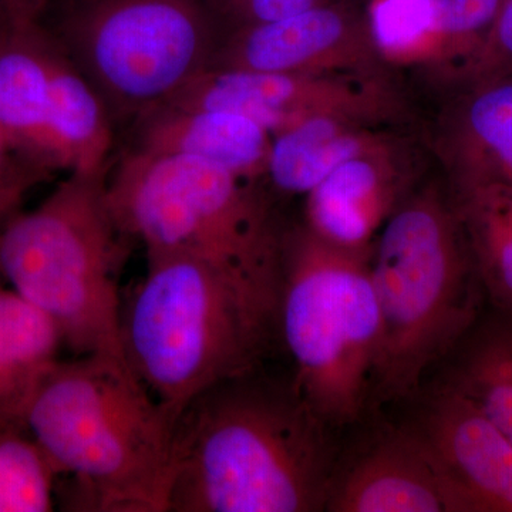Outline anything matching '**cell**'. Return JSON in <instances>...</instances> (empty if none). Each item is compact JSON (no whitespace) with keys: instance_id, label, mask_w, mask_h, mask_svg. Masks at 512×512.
<instances>
[{"instance_id":"obj_19","label":"cell","mask_w":512,"mask_h":512,"mask_svg":"<svg viewBox=\"0 0 512 512\" xmlns=\"http://www.w3.org/2000/svg\"><path fill=\"white\" fill-rule=\"evenodd\" d=\"M111 146L113 120L109 110L55 40L47 128L49 168L72 173L106 167Z\"/></svg>"},{"instance_id":"obj_26","label":"cell","mask_w":512,"mask_h":512,"mask_svg":"<svg viewBox=\"0 0 512 512\" xmlns=\"http://www.w3.org/2000/svg\"><path fill=\"white\" fill-rule=\"evenodd\" d=\"M222 30L265 25L332 0H205Z\"/></svg>"},{"instance_id":"obj_28","label":"cell","mask_w":512,"mask_h":512,"mask_svg":"<svg viewBox=\"0 0 512 512\" xmlns=\"http://www.w3.org/2000/svg\"><path fill=\"white\" fill-rule=\"evenodd\" d=\"M55 0H0V22L6 25L39 23Z\"/></svg>"},{"instance_id":"obj_11","label":"cell","mask_w":512,"mask_h":512,"mask_svg":"<svg viewBox=\"0 0 512 512\" xmlns=\"http://www.w3.org/2000/svg\"><path fill=\"white\" fill-rule=\"evenodd\" d=\"M421 175L420 156L403 134L323 178L306 194L305 225L335 247L370 251Z\"/></svg>"},{"instance_id":"obj_4","label":"cell","mask_w":512,"mask_h":512,"mask_svg":"<svg viewBox=\"0 0 512 512\" xmlns=\"http://www.w3.org/2000/svg\"><path fill=\"white\" fill-rule=\"evenodd\" d=\"M380 311L373 390L404 399L473 328L481 288L446 183H420L377 235L370 256Z\"/></svg>"},{"instance_id":"obj_27","label":"cell","mask_w":512,"mask_h":512,"mask_svg":"<svg viewBox=\"0 0 512 512\" xmlns=\"http://www.w3.org/2000/svg\"><path fill=\"white\" fill-rule=\"evenodd\" d=\"M33 173L0 175V227L15 214L23 195L35 183Z\"/></svg>"},{"instance_id":"obj_18","label":"cell","mask_w":512,"mask_h":512,"mask_svg":"<svg viewBox=\"0 0 512 512\" xmlns=\"http://www.w3.org/2000/svg\"><path fill=\"white\" fill-rule=\"evenodd\" d=\"M62 335L49 316L0 282V427L26 431L30 403L59 362ZM28 433V431H26Z\"/></svg>"},{"instance_id":"obj_8","label":"cell","mask_w":512,"mask_h":512,"mask_svg":"<svg viewBox=\"0 0 512 512\" xmlns=\"http://www.w3.org/2000/svg\"><path fill=\"white\" fill-rule=\"evenodd\" d=\"M39 23L111 120H138L211 69L224 35L205 0H55Z\"/></svg>"},{"instance_id":"obj_20","label":"cell","mask_w":512,"mask_h":512,"mask_svg":"<svg viewBox=\"0 0 512 512\" xmlns=\"http://www.w3.org/2000/svg\"><path fill=\"white\" fill-rule=\"evenodd\" d=\"M484 295L512 319V190L450 191Z\"/></svg>"},{"instance_id":"obj_7","label":"cell","mask_w":512,"mask_h":512,"mask_svg":"<svg viewBox=\"0 0 512 512\" xmlns=\"http://www.w3.org/2000/svg\"><path fill=\"white\" fill-rule=\"evenodd\" d=\"M372 249L335 247L305 224L285 231L276 328L296 390L329 426L355 421L375 386L380 311Z\"/></svg>"},{"instance_id":"obj_10","label":"cell","mask_w":512,"mask_h":512,"mask_svg":"<svg viewBox=\"0 0 512 512\" xmlns=\"http://www.w3.org/2000/svg\"><path fill=\"white\" fill-rule=\"evenodd\" d=\"M210 70L282 74L389 73L365 8L332 0L289 18L229 30Z\"/></svg>"},{"instance_id":"obj_25","label":"cell","mask_w":512,"mask_h":512,"mask_svg":"<svg viewBox=\"0 0 512 512\" xmlns=\"http://www.w3.org/2000/svg\"><path fill=\"white\" fill-rule=\"evenodd\" d=\"M512 76V0H500L490 32L456 86H476Z\"/></svg>"},{"instance_id":"obj_12","label":"cell","mask_w":512,"mask_h":512,"mask_svg":"<svg viewBox=\"0 0 512 512\" xmlns=\"http://www.w3.org/2000/svg\"><path fill=\"white\" fill-rule=\"evenodd\" d=\"M443 471L456 512H512V441L448 383L417 430Z\"/></svg>"},{"instance_id":"obj_24","label":"cell","mask_w":512,"mask_h":512,"mask_svg":"<svg viewBox=\"0 0 512 512\" xmlns=\"http://www.w3.org/2000/svg\"><path fill=\"white\" fill-rule=\"evenodd\" d=\"M440 28L436 79L453 89L493 26L500 0H433Z\"/></svg>"},{"instance_id":"obj_1","label":"cell","mask_w":512,"mask_h":512,"mask_svg":"<svg viewBox=\"0 0 512 512\" xmlns=\"http://www.w3.org/2000/svg\"><path fill=\"white\" fill-rule=\"evenodd\" d=\"M258 369L178 413L168 512L325 511L335 480L329 424L293 382Z\"/></svg>"},{"instance_id":"obj_16","label":"cell","mask_w":512,"mask_h":512,"mask_svg":"<svg viewBox=\"0 0 512 512\" xmlns=\"http://www.w3.org/2000/svg\"><path fill=\"white\" fill-rule=\"evenodd\" d=\"M55 40L42 23L0 25V134L13 151L47 164Z\"/></svg>"},{"instance_id":"obj_9","label":"cell","mask_w":512,"mask_h":512,"mask_svg":"<svg viewBox=\"0 0 512 512\" xmlns=\"http://www.w3.org/2000/svg\"><path fill=\"white\" fill-rule=\"evenodd\" d=\"M165 104L229 111L255 121L272 136L316 117H352L396 128L412 120L409 100L390 73L207 70Z\"/></svg>"},{"instance_id":"obj_14","label":"cell","mask_w":512,"mask_h":512,"mask_svg":"<svg viewBox=\"0 0 512 512\" xmlns=\"http://www.w3.org/2000/svg\"><path fill=\"white\" fill-rule=\"evenodd\" d=\"M325 511L456 512L436 458L417 431L379 441L335 476Z\"/></svg>"},{"instance_id":"obj_3","label":"cell","mask_w":512,"mask_h":512,"mask_svg":"<svg viewBox=\"0 0 512 512\" xmlns=\"http://www.w3.org/2000/svg\"><path fill=\"white\" fill-rule=\"evenodd\" d=\"M146 254V274L121 311V349L175 421L198 394L258 369L278 309L198 256Z\"/></svg>"},{"instance_id":"obj_21","label":"cell","mask_w":512,"mask_h":512,"mask_svg":"<svg viewBox=\"0 0 512 512\" xmlns=\"http://www.w3.org/2000/svg\"><path fill=\"white\" fill-rule=\"evenodd\" d=\"M367 23L383 63L417 67L436 77L440 28L433 0H367Z\"/></svg>"},{"instance_id":"obj_6","label":"cell","mask_w":512,"mask_h":512,"mask_svg":"<svg viewBox=\"0 0 512 512\" xmlns=\"http://www.w3.org/2000/svg\"><path fill=\"white\" fill-rule=\"evenodd\" d=\"M258 183L198 158L133 148L107 175V197L124 234L146 251L205 259L278 308L286 229Z\"/></svg>"},{"instance_id":"obj_2","label":"cell","mask_w":512,"mask_h":512,"mask_svg":"<svg viewBox=\"0 0 512 512\" xmlns=\"http://www.w3.org/2000/svg\"><path fill=\"white\" fill-rule=\"evenodd\" d=\"M26 431L67 481V510L168 512L174 419L126 357L60 359L30 403Z\"/></svg>"},{"instance_id":"obj_5","label":"cell","mask_w":512,"mask_h":512,"mask_svg":"<svg viewBox=\"0 0 512 512\" xmlns=\"http://www.w3.org/2000/svg\"><path fill=\"white\" fill-rule=\"evenodd\" d=\"M109 165L72 171L0 228V278L55 323L74 356L123 355L120 276L128 242L107 197Z\"/></svg>"},{"instance_id":"obj_15","label":"cell","mask_w":512,"mask_h":512,"mask_svg":"<svg viewBox=\"0 0 512 512\" xmlns=\"http://www.w3.org/2000/svg\"><path fill=\"white\" fill-rule=\"evenodd\" d=\"M136 127L137 150L198 158L247 180L266 178L272 134L247 117L164 104Z\"/></svg>"},{"instance_id":"obj_22","label":"cell","mask_w":512,"mask_h":512,"mask_svg":"<svg viewBox=\"0 0 512 512\" xmlns=\"http://www.w3.org/2000/svg\"><path fill=\"white\" fill-rule=\"evenodd\" d=\"M450 383L512 441V319L501 316L477 333Z\"/></svg>"},{"instance_id":"obj_29","label":"cell","mask_w":512,"mask_h":512,"mask_svg":"<svg viewBox=\"0 0 512 512\" xmlns=\"http://www.w3.org/2000/svg\"><path fill=\"white\" fill-rule=\"evenodd\" d=\"M12 150V147L9 146L8 141H6V138L0 134V175L2 174L3 170V163H5L6 156L10 153Z\"/></svg>"},{"instance_id":"obj_13","label":"cell","mask_w":512,"mask_h":512,"mask_svg":"<svg viewBox=\"0 0 512 512\" xmlns=\"http://www.w3.org/2000/svg\"><path fill=\"white\" fill-rule=\"evenodd\" d=\"M451 92L431 137L448 190H512V76Z\"/></svg>"},{"instance_id":"obj_23","label":"cell","mask_w":512,"mask_h":512,"mask_svg":"<svg viewBox=\"0 0 512 512\" xmlns=\"http://www.w3.org/2000/svg\"><path fill=\"white\" fill-rule=\"evenodd\" d=\"M56 474L26 431L0 427V512L53 510Z\"/></svg>"},{"instance_id":"obj_17","label":"cell","mask_w":512,"mask_h":512,"mask_svg":"<svg viewBox=\"0 0 512 512\" xmlns=\"http://www.w3.org/2000/svg\"><path fill=\"white\" fill-rule=\"evenodd\" d=\"M402 136L400 128L352 117L303 121L272 136L266 178L285 194L306 195L339 165Z\"/></svg>"}]
</instances>
